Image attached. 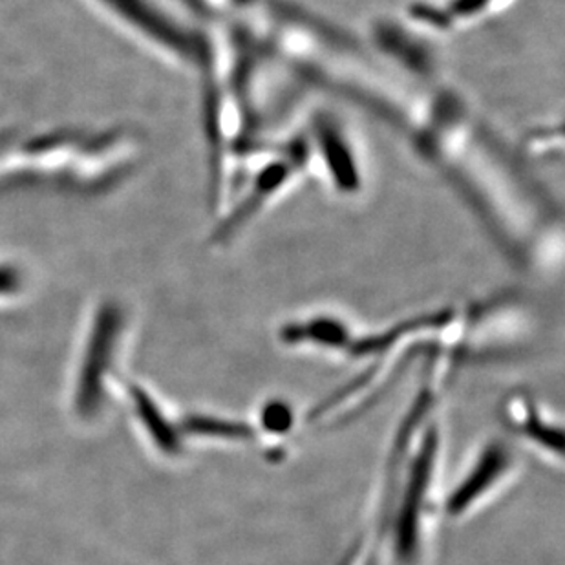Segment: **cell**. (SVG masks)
I'll list each match as a JSON object with an SVG mask.
<instances>
[{
	"instance_id": "1",
	"label": "cell",
	"mask_w": 565,
	"mask_h": 565,
	"mask_svg": "<svg viewBox=\"0 0 565 565\" xmlns=\"http://www.w3.org/2000/svg\"><path fill=\"white\" fill-rule=\"evenodd\" d=\"M310 145L311 167L324 172L333 191L339 194H355L363 188V169L359 152L344 125L333 114H317L305 128Z\"/></svg>"
}]
</instances>
